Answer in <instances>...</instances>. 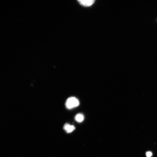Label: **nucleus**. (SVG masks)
Instances as JSON below:
<instances>
[{"mask_svg": "<svg viewBox=\"0 0 157 157\" xmlns=\"http://www.w3.org/2000/svg\"><path fill=\"white\" fill-rule=\"evenodd\" d=\"M77 1L81 5L85 7L90 6L94 2V0H78Z\"/></svg>", "mask_w": 157, "mask_h": 157, "instance_id": "obj_2", "label": "nucleus"}, {"mask_svg": "<svg viewBox=\"0 0 157 157\" xmlns=\"http://www.w3.org/2000/svg\"><path fill=\"white\" fill-rule=\"evenodd\" d=\"M84 117L83 115L79 113L76 115L75 117V119L76 121L78 122H81L84 119Z\"/></svg>", "mask_w": 157, "mask_h": 157, "instance_id": "obj_4", "label": "nucleus"}, {"mask_svg": "<svg viewBox=\"0 0 157 157\" xmlns=\"http://www.w3.org/2000/svg\"><path fill=\"white\" fill-rule=\"evenodd\" d=\"M146 154L147 157H150L152 155L151 152L150 151H148L146 152Z\"/></svg>", "mask_w": 157, "mask_h": 157, "instance_id": "obj_5", "label": "nucleus"}, {"mask_svg": "<svg viewBox=\"0 0 157 157\" xmlns=\"http://www.w3.org/2000/svg\"><path fill=\"white\" fill-rule=\"evenodd\" d=\"M79 104V101L76 98L74 97H71L67 99L65 104L67 108L71 109L78 106Z\"/></svg>", "mask_w": 157, "mask_h": 157, "instance_id": "obj_1", "label": "nucleus"}, {"mask_svg": "<svg viewBox=\"0 0 157 157\" xmlns=\"http://www.w3.org/2000/svg\"><path fill=\"white\" fill-rule=\"evenodd\" d=\"M63 129L67 133H70L75 129V127L73 125H70L68 123L65 124L63 127Z\"/></svg>", "mask_w": 157, "mask_h": 157, "instance_id": "obj_3", "label": "nucleus"}]
</instances>
